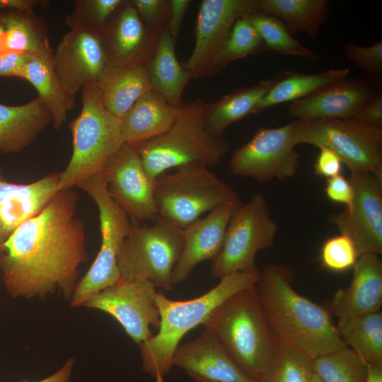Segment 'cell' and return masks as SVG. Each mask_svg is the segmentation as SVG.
Segmentation results:
<instances>
[{
  "mask_svg": "<svg viewBox=\"0 0 382 382\" xmlns=\"http://www.w3.org/2000/svg\"><path fill=\"white\" fill-rule=\"evenodd\" d=\"M77 203L73 188L59 190L42 212L16 228L0 246L1 279L12 299L58 292L70 301L79 267L88 258Z\"/></svg>",
  "mask_w": 382,
  "mask_h": 382,
  "instance_id": "1",
  "label": "cell"
},
{
  "mask_svg": "<svg viewBox=\"0 0 382 382\" xmlns=\"http://www.w3.org/2000/svg\"><path fill=\"white\" fill-rule=\"evenodd\" d=\"M293 268L270 264L255 284L266 321L277 342L294 348L311 359L347 345L324 308L293 288Z\"/></svg>",
  "mask_w": 382,
  "mask_h": 382,
  "instance_id": "2",
  "label": "cell"
},
{
  "mask_svg": "<svg viewBox=\"0 0 382 382\" xmlns=\"http://www.w3.org/2000/svg\"><path fill=\"white\" fill-rule=\"evenodd\" d=\"M261 270L236 272L220 279L205 294L195 299L175 301L157 292L156 305L160 316L158 332L140 344L141 366L155 382H165L172 366L173 353L182 338L191 330L202 325L208 316L236 292L255 285Z\"/></svg>",
  "mask_w": 382,
  "mask_h": 382,
  "instance_id": "3",
  "label": "cell"
},
{
  "mask_svg": "<svg viewBox=\"0 0 382 382\" xmlns=\"http://www.w3.org/2000/svg\"><path fill=\"white\" fill-rule=\"evenodd\" d=\"M202 325L248 377L255 382L266 380L277 341L261 309L255 285L228 298Z\"/></svg>",
  "mask_w": 382,
  "mask_h": 382,
  "instance_id": "4",
  "label": "cell"
},
{
  "mask_svg": "<svg viewBox=\"0 0 382 382\" xmlns=\"http://www.w3.org/2000/svg\"><path fill=\"white\" fill-rule=\"evenodd\" d=\"M208 108L209 104L201 100L182 105L166 132L135 146L151 178L156 180L172 168L194 165L209 168L220 162L228 144L209 127Z\"/></svg>",
  "mask_w": 382,
  "mask_h": 382,
  "instance_id": "5",
  "label": "cell"
},
{
  "mask_svg": "<svg viewBox=\"0 0 382 382\" xmlns=\"http://www.w3.org/2000/svg\"><path fill=\"white\" fill-rule=\"evenodd\" d=\"M81 103L80 113L69 125L73 152L61 172L58 191L102 173L106 162L125 144L120 119L103 106L98 83L83 88Z\"/></svg>",
  "mask_w": 382,
  "mask_h": 382,
  "instance_id": "6",
  "label": "cell"
},
{
  "mask_svg": "<svg viewBox=\"0 0 382 382\" xmlns=\"http://www.w3.org/2000/svg\"><path fill=\"white\" fill-rule=\"evenodd\" d=\"M155 180L154 200L158 216L185 228L202 214L243 202L237 192L208 168L184 166Z\"/></svg>",
  "mask_w": 382,
  "mask_h": 382,
  "instance_id": "7",
  "label": "cell"
},
{
  "mask_svg": "<svg viewBox=\"0 0 382 382\" xmlns=\"http://www.w3.org/2000/svg\"><path fill=\"white\" fill-rule=\"evenodd\" d=\"M154 222L148 226L131 221L117 265L122 281L144 279L170 291L173 269L183 250V229L160 216Z\"/></svg>",
  "mask_w": 382,
  "mask_h": 382,
  "instance_id": "8",
  "label": "cell"
},
{
  "mask_svg": "<svg viewBox=\"0 0 382 382\" xmlns=\"http://www.w3.org/2000/svg\"><path fill=\"white\" fill-rule=\"evenodd\" d=\"M293 122L296 146L328 148L350 172L382 175V128L353 119H296Z\"/></svg>",
  "mask_w": 382,
  "mask_h": 382,
  "instance_id": "9",
  "label": "cell"
},
{
  "mask_svg": "<svg viewBox=\"0 0 382 382\" xmlns=\"http://www.w3.org/2000/svg\"><path fill=\"white\" fill-rule=\"evenodd\" d=\"M77 187L86 192L98 207L101 245L89 270L76 285L70 301L71 306L75 308L120 280L117 257L131 224L127 214L110 197L102 173L86 179Z\"/></svg>",
  "mask_w": 382,
  "mask_h": 382,
  "instance_id": "10",
  "label": "cell"
},
{
  "mask_svg": "<svg viewBox=\"0 0 382 382\" xmlns=\"http://www.w3.org/2000/svg\"><path fill=\"white\" fill-rule=\"evenodd\" d=\"M278 231L265 196L253 195L231 216L222 247L212 260V277L221 279L233 272L258 269L257 253L274 245Z\"/></svg>",
  "mask_w": 382,
  "mask_h": 382,
  "instance_id": "11",
  "label": "cell"
},
{
  "mask_svg": "<svg viewBox=\"0 0 382 382\" xmlns=\"http://www.w3.org/2000/svg\"><path fill=\"white\" fill-rule=\"evenodd\" d=\"M293 131V122L279 127H259L249 141L233 152L229 161L231 174L260 183L294 177L300 155L295 149Z\"/></svg>",
  "mask_w": 382,
  "mask_h": 382,
  "instance_id": "12",
  "label": "cell"
},
{
  "mask_svg": "<svg viewBox=\"0 0 382 382\" xmlns=\"http://www.w3.org/2000/svg\"><path fill=\"white\" fill-rule=\"evenodd\" d=\"M354 197L351 205L328 220L354 243L357 255L382 254V175L350 172Z\"/></svg>",
  "mask_w": 382,
  "mask_h": 382,
  "instance_id": "13",
  "label": "cell"
},
{
  "mask_svg": "<svg viewBox=\"0 0 382 382\" xmlns=\"http://www.w3.org/2000/svg\"><path fill=\"white\" fill-rule=\"evenodd\" d=\"M156 296V287L146 280L120 279L91 296L82 306L110 315L139 345L154 335L150 329L151 325L159 327Z\"/></svg>",
  "mask_w": 382,
  "mask_h": 382,
  "instance_id": "14",
  "label": "cell"
},
{
  "mask_svg": "<svg viewBox=\"0 0 382 382\" xmlns=\"http://www.w3.org/2000/svg\"><path fill=\"white\" fill-rule=\"evenodd\" d=\"M257 11V0H204L195 28V43L185 70L197 77L218 69L222 48L236 21Z\"/></svg>",
  "mask_w": 382,
  "mask_h": 382,
  "instance_id": "15",
  "label": "cell"
},
{
  "mask_svg": "<svg viewBox=\"0 0 382 382\" xmlns=\"http://www.w3.org/2000/svg\"><path fill=\"white\" fill-rule=\"evenodd\" d=\"M108 191L131 221H155V180L146 171L134 146L124 144L102 170Z\"/></svg>",
  "mask_w": 382,
  "mask_h": 382,
  "instance_id": "16",
  "label": "cell"
},
{
  "mask_svg": "<svg viewBox=\"0 0 382 382\" xmlns=\"http://www.w3.org/2000/svg\"><path fill=\"white\" fill-rule=\"evenodd\" d=\"M52 62L62 86L75 98L79 91L98 83L108 66L101 33L70 29L53 52Z\"/></svg>",
  "mask_w": 382,
  "mask_h": 382,
  "instance_id": "17",
  "label": "cell"
},
{
  "mask_svg": "<svg viewBox=\"0 0 382 382\" xmlns=\"http://www.w3.org/2000/svg\"><path fill=\"white\" fill-rule=\"evenodd\" d=\"M352 269L350 284L339 289L323 306L331 317L340 319L381 311L382 261L379 255H360Z\"/></svg>",
  "mask_w": 382,
  "mask_h": 382,
  "instance_id": "18",
  "label": "cell"
},
{
  "mask_svg": "<svg viewBox=\"0 0 382 382\" xmlns=\"http://www.w3.org/2000/svg\"><path fill=\"white\" fill-rule=\"evenodd\" d=\"M367 80L344 79L304 98L291 102L289 114L301 120L353 119L375 94Z\"/></svg>",
  "mask_w": 382,
  "mask_h": 382,
  "instance_id": "19",
  "label": "cell"
},
{
  "mask_svg": "<svg viewBox=\"0 0 382 382\" xmlns=\"http://www.w3.org/2000/svg\"><path fill=\"white\" fill-rule=\"evenodd\" d=\"M172 363L186 371L192 378H200L210 382H255L206 330L195 340L179 345L173 353Z\"/></svg>",
  "mask_w": 382,
  "mask_h": 382,
  "instance_id": "20",
  "label": "cell"
},
{
  "mask_svg": "<svg viewBox=\"0 0 382 382\" xmlns=\"http://www.w3.org/2000/svg\"><path fill=\"white\" fill-rule=\"evenodd\" d=\"M236 207H219L203 219L199 218L183 228L184 247L173 272V284L187 279L201 262L213 260L219 253L226 230Z\"/></svg>",
  "mask_w": 382,
  "mask_h": 382,
  "instance_id": "21",
  "label": "cell"
},
{
  "mask_svg": "<svg viewBox=\"0 0 382 382\" xmlns=\"http://www.w3.org/2000/svg\"><path fill=\"white\" fill-rule=\"evenodd\" d=\"M61 172L29 184L0 178V226L10 236L25 221L38 215L58 192Z\"/></svg>",
  "mask_w": 382,
  "mask_h": 382,
  "instance_id": "22",
  "label": "cell"
},
{
  "mask_svg": "<svg viewBox=\"0 0 382 382\" xmlns=\"http://www.w3.org/2000/svg\"><path fill=\"white\" fill-rule=\"evenodd\" d=\"M108 64H143L146 42L144 26L130 1H125L109 18L101 32Z\"/></svg>",
  "mask_w": 382,
  "mask_h": 382,
  "instance_id": "23",
  "label": "cell"
},
{
  "mask_svg": "<svg viewBox=\"0 0 382 382\" xmlns=\"http://www.w3.org/2000/svg\"><path fill=\"white\" fill-rule=\"evenodd\" d=\"M51 122L50 111L38 96L20 105L0 103V152L20 153Z\"/></svg>",
  "mask_w": 382,
  "mask_h": 382,
  "instance_id": "24",
  "label": "cell"
},
{
  "mask_svg": "<svg viewBox=\"0 0 382 382\" xmlns=\"http://www.w3.org/2000/svg\"><path fill=\"white\" fill-rule=\"evenodd\" d=\"M178 111L159 93L149 91L120 118L125 144L135 146L163 134L173 125Z\"/></svg>",
  "mask_w": 382,
  "mask_h": 382,
  "instance_id": "25",
  "label": "cell"
},
{
  "mask_svg": "<svg viewBox=\"0 0 382 382\" xmlns=\"http://www.w3.org/2000/svg\"><path fill=\"white\" fill-rule=\"evenodd\" d=\"M52 49L30 54L20 79L28 81L47 108L55 129L66 121L67 113L74 107L75 98L63 88L55 71Z\"/></svg>",
  "mask_w": 382,
  "mask_h": 382,
  "instance_id": "26",
  "label": "cell"
},
{
  "mask_svg": "<svg viewBox=\"0 0 382 382\" xmlns=\"http://www.w3.org/2000/svg\"><path fill=\"white\" fill-rule=\"evenodd\" d=\"M103 106L120 119L143 95L152 90L148 67L108 64L98 83Z\"/></svg>",
  "mask_w": 382,
  "mask_h": 382,
  "instance_id": "27",
  "label": "cell"
},
{
  "mask_svg": "<svg viewBox=\"0 0 382 382\" xmlns=\"http://www.w3.org/2000/svg\"><path fill=\"white\" fill-rule=\"evenodd\" d=\"M349 69H333L318 74H302L290 71H279L273 83L253 110L259 113L272 106L294 102L311 96L347 79Z\"/></svg>",
  "mask_w": 382,
  "mask_h": 382,
  "instance_id": "28",
  "label": "cell"
},
{
  "mask_svg": "<svg viewBox=\"0 0 382 382\" xmlns=\"http://www.w3.org/2000/svg\"><path fill=\"white\" fill-rule=\"evenodd\" d=\"M0 23V54H32L51 49L46 20L34 11H1Z\"/></svg>",
  "mask_w": 382,
  "mask_h": 382,
  "instance_id": "29",
  "label": "cell"
},
{
  "mask_svg": "<svg viewBox=\"0 0 382 382\" xmlns=\"http://www.w3.org/2000/svg\"><path fill=\"white\" fill-rule=\"evenodd\" d=\"M147 67L151 89L159 93L170 105L179 108L183 91L190 76L177 60L174 40L168 30H163L160 35Z\"/></svg>",
  "mask_w": 382,
  "mask_h": 382,
  "instance_id": "30",
  "label": "cell"
},
{
  "mask_svg": "<svg viewBox=\"0 0 382 382\" xmlns=\"http://www.w3.org/2000/svg\"><path fill=\"white\" fill-rule=\"evenodd\" d=\"M329 11L327 0H257V11L273 16L293 33L318 37Z\"/></svg>",
  "mask_w": 382,
  "mask_h": 382,
  "instance_id": "31",
  "label": "cell"
},
{
  "mask_svg": "<svg viewBox=\"0 0 382 382\" xmlns=\"http://www.w3.org/2000/svg\"><path fill=\"white\" fill-rule=\"evenodd\" d=\"M342 341L366 363L382 366V312L338 319L336 325Z\"/></svg>",
  "mask_w": 382,
  "mask_h": 382,
  "instance_id": "32",
  "label": "cell"
},
{
  "mask_svg": "<svg viewBox=\"0 0 382 382\" xmlns=\"http://www.w3.org/2000/svg\"><path fill=\"white\" fill-rule=\"evenodd\" d=\"M272 83L273 80H263L251 87L232 92L216 103L209 104L207 123L210 129L223 135L231 124L252 114Z\"/></svg>",
  "mask_w": 382,
  "mask_h": 382,
  "instance_id": "33",
  "label": "cell"
},
{
  "mask_svg": "<svg viewBox=\"0 0 382 382\" xmlns=\"http://www.w3.org/2000/svg\"><path fill=\"white\" fill-rule=\"evenodd\" d=\"M312 366L324 382H366V363L349 347L313 359Z\"/></svg>",
  "mask_w": 382,
  "mask_h": 382,
  "instance_id": "34",
  "label": "cell"
},
{
  "mask_svg": "<svg viewBox=\"0 0 382 382\" xmlns=\"http://www.w3.org/2000/svg\"><path fill=\"white\" fill-rule=\"evenodd\" d=\"M248 18L262 39L265 50L312 61L318 59L317 55L296 40L277 18L257 11Z\"/></svg>",
  "mask_w": 382,
  "mask_h": 382,
  "instance_id": "35",
  "label": "cell"
},
{
  "mask_svg": "<svg viewBox=\"0 0 382 382\" xmlns=\"http://www.w3.org/2000/svg\"><path fill=\"white\" fill-rule=\"evenodd\" d=\"M248 16L241 17L234 23L219 58V70L232 61L265 50L264 42Z\"/></svg>",
  "mask_w": 382,
  "mask_h": 382,
  "instance_id": "36",
  "label": "cell"
},
{
  "mask_svg": "<svg viewBox=\"0 0 382 382\" xmlns=\"http://www.w3.org/2000/svg\"><path fill=\"white\" fill-rule=\"evenodd\" d=\"M312 359L301 352L277 342L273 363L264 382H311Z\"/></svg>",
  "mask_w": 382,
  "mask_h": 382,
  "instance_id": "37",
  "label": "cell"
},
{
  "mask_svg": "<svg viewBox=\"0 0 382 382\" xmlns=\"http://www.w3.org/2000/svg\"><path fill=\"white\" fill-rule=\"evenodd\" d=\"M124 2L122 0H77L66 18L69 29L84 28L102 32L109 18Z\"/></svg>",
  "mask_w": 382,
  "mask_h": 382,
  "instance_id": "38",
  "label": "cell"
},
{
  "mask_svg": "<svg viewBox=\"0 0 382 382\" xmlns=\"http://www.w3.org/2000/svg\"><path fill=\"white\" fill-rule=\"evenodd\" d=\"M358 257L352 241L340 233L325 241L320 250L322 266L334 272H343L353 268Z\"/></svg>",
  "mask_w": 382,
  "mask_h": 382,
  "instance_id": "39",
  "label": "cell"
},
{
  "mask_svg": "<svg viewBox=\"0 0 382 382\" xmlns=\"http://www.w3.org/2000/svg\"><path fill=\"white\" fill-rule=\"evenodd\" d=\"M343 50L347 58L359 67L371 82L381 81L382 78V42L364 47L353 42H345Z\"/></svg>",
  "mask_w": 382,
  "mask_h": 382,
  "instance_id": "40",
  "label": "cell"
},
{
  "mask_svg": "<svg viewBox=\"0 0 382 382\" xmlns=\"http://www.w3.org/2000/svg\"><path fill=\"white\" fill-rule=\"evenodd\" d=\"M325 192L330 200L343 204L345 207L351 205L354 197L353 187L342 174L326 179Z\"/></svg>",
  "mask_w": 382,
  "mask_h": 382,
  "instance_id": "41",
  "label": "cell"
},
{
  "mask_svg": "<svg viewBox=\"0 0 382 382\" xmlns=\"http://www.w3.org/2000/svg\"><path fill=\"white\" fill-rule=\"evenodd\" d=\"M319 150L313 164L314 173L326 179L342 174L343 163L340 158L328 148L320 147Z\"/></svg>",
  "mask_w": 382,
  "mask_h": 382,
  "instance_id": "42",
  "label": "cell"
},
{
  "mask_svg": "<svg viewBox=\"0 0 382 382\" xmlns=\"http://www.w3.org/2000/svg\"><path fill=\"white\" fill-rule=\"evenodd\" d=\"M353 120L382 128V92L381 90L376 91Z\"/></svg>",
  "mask_w": 382,
  "mask_h": 382,
  "instance_id": "43",
  "label": "cell"
},
{
  "mask_svg": "<svg viewBox=\"0 0 382 382\" xmlns=\"http://www.w3.org/2000/svg\"><path fill=\"white\" fill-rule=\"evenodd\" d=\"M30 54H0V77L20 78L22 68Z\"/></svg>",
  "mask_w": 382,
  "mask_h": 382,
  "instance_id": "44",
  "label": "cell"
},
{
  "mask_svg": "<svg viewBox=\"0 0 382 382\" xmlns=\"http://www.w3.org/2000/svg\"><path fill=\"white\" fill-rule=\"evenodd\" d=\"M190 3L189 0H170V16L168 32L173 40L179 33L183 17Z\"/></svg>",
  "mask_w": 382,
  "mask_h": 382,
  "instance_id": "45",
  "label": "cell"
},
{
  "mask_svg": "<svg viewBox=\"0 0 382 382\" xmlns=\"http://www.w3.org/2000/svg\"><path fill=\"white\" fill-rule=\"evenodd\" d=\"M130 2L140 17H143L149 22L157 20L163 4V1L161 0H132Z\"/></svg>",
  "mask_w": 382,
  "mask_h": 382,
  "instance_id": "46",
  "label": "cell"
},
{
  "mask_svg": "<svg viewBox=\"0 0 382 382\" xmlns=\"http://www.w3.org/2000/svg\"><path fill=\"white\" fill-rule=\"evenodd\" d=\"M49 2L45 0H0V11L6 10L34 11L35 7L47 6Z\"/></svg>",
  "mask_w": 382,
  "mask_h": 382,
  "instance_id": "47",
  "label": "cell"
},
{
  "mask_svg": "<svg viewBox=\"0 0 382 382\" xmlns=\"http://www.w3.org/2000/svg\"><path fill=\"white\" fill-rule=\"evenodd\" d=\"M74 364V359L69 358L60 369L45 378L35 381L25 380L19 382H69L72 375Z\"/></svg>",
  "mask_w": 382,
  "mask_h": 382,
  "instance_id": "48",
  "label": "cell"
},
{
  "mask_svg": "<svg viewBox=\"0 0 382 382\" xmlns=\"http://www.w3.org/2000/svg\"><path fill=\"white\" fill-rule=\"evenodd\" d=\"M366 382H382V366L366 363Z\"/></svg>",
  "mask_w": 382,
  "mask_h": 382,
  "instance_id": "49",
  "label": "cell"
},
{
  "mask_svg": "<svg viewBox=\"0 0 382 382\" xmlns=\"http://www.w3.org/2000/svg\"><path fill=\"white\" fill-rule=\"evenodd\" d=\"M9 235L0 226V246L8 239Z\"/></svg>",
  "mask_w": 382,
  "mask_h": 382,
  "instance_id": "50",
  "label": "cell"
},
{
  "mask_svg": "<svg viewBox=\"0 0 382 382\" xmlns=\"http://www.w3.org/2000/svg\"><path fill=\"white\" fill-rule=\"evenodd\" d=\"M311 382H324L322 381L314 372L312 378Z\"/></svg>",
  "mask_w": 382,
  "mask_h": 382,
  "instance_id": "51",
  "label": "cell"
},
{
  "mask_svg": "<svg viewBox=\"0 0 382 382\" xmlns=\"http://www.w3.org/2000/svg\"><path fill=\"white\" fill-rule=\"evenodd\" d=\"M192 379L195 380L197 382H210L200 378H192Z\"/></svg>",
  "mask_w": 382,
  "mask_h": 382,
  "instance_id": "52",
  "label": "cell"
},
{
  "mask_svg": "<svg viewBox=\"0 0 382 382\" xmlns=\"http://www.w3.org/2000/svg\"><path fill=\"white\" fill-rule=\"evenodd\" d=\"M3 31H4V28H3L2 25L0 23V43H1V40Z\"/></svg>",
  "mask_w": 382,
  "mask_h": 382,
  "instance_id": "53",
  "label": "cell"
},
{
  "mask_svg": "<svg viewBox=\"0 0 382 382\" xmlns=\"http://www.w3.org/2000/svg\"><path fill=\"white\" fill-rule=\"evenodd\" d=\"M0 178H4L1 169L0 168Z\"/></svg>",
  "mask_w": 382,
  "mask_h": 382,
  "instance_id": "54",
  "label": "cell"
}]
</instances>
